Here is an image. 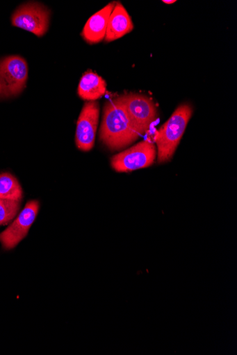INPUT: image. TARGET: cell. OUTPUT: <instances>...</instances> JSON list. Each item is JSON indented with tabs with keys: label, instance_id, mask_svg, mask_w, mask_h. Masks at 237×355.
<instances>
[{
	"label": "cell",
	"instance_id": "obj_11",
	"mask_svg": "<svg viewBox=\"0 0 237 355\" xmlns=\"http://www.w3.org/2000/svg\"><path fill=\"white\" fill-rule=\"evenodd\" d=\"M106 81L97 74L88 71L81 78L78 93L80 98L86 101H95L106 92Z\"/></svg>",
	"mask_w": 237,
	"mask_h": 355
},
{
	"label": "cell",
	"instance_id": "obj_6",
	"mask_svg": "<svg viewBox=\"0 0 237 355\" xmlns=\"http://www.w3.org/2000/svg\"><path fill=\"white\" fill-rule=\"evenodd\" d=\"M118 98L133 123L144 134L147 133L158 116L153 101L145 95L133 93L123 94Z\"/></svg>",
	"mask_w": 237,
	"mask_h": 355
},
{
	"label": "cell",
	"instance_id": "obj_4",
	"mask_svg": "<svg viewBox=\"0 0 237 355\" xmlns=\"http://www.w3.org/2000/svg\"><path fill=\"white\" fill-rule=\"evenodd\" d=\"M156 156L155 144L150 141H145L113 156L111 166L118 173H129L151 166Z\"/></svg>",
	"mask_w": 237,
	"mask_h": 355
},
{
	"label": "cell",
	"instance_id": "obj_14",
	"mask_svg": "<svg viewBox=\"0 0 237 355\" xmlns=\"http://www.w3.org/2000/svg\"><path fill=\"white\" fill-rule=\"evenodd\" d=\"M163 3L165 4H173L176 3L175 0H163Z\"/></svg>",
	"mask_w": 237,
	"mask_h": 355
},
{
	"label": "cell",
	"instance_id": "obj_7",
	"mask_svg": "<svg viewBox=\"0 0 237 355\" xmlns=\"http://www.w3.org/2000/svg\"><path fill=\"white\" fill-rule=\"evenodd\" d=\"M39 209L38 201L28 202L10 227L0 234V243L4 250L15 248L27 236L32 224L36 220Z\"/></svg>",
	"mask_w": 237,
	"mask_h": 355
},
{
	"label": "cell",
	"instance_id": "obj_3",
	"mask_svg": "<svg viewBox=\"0 0 237 355\" xmlns=\"http://www.w3.org/2000/svg\"><path fill=\"white\" fill-rule=\"evenodd\" d=\"M28 64L20 55L0 59V99L13 98L21 94L28 79Z\"/></svg>",
	"mask_w": 237,
	"mask_h": 355
},
{
	"label": "cell",
	"instance_id": "obj_13",
	"mask_svg": "<svg viewBox=\"0 0 237 355\" xmlns=\"http://www.w3.org/2000/svg\"><path fill=\"white\" fill-rule=\"evenodd\" d=\"M21 201L0 198V225L8 224L18 214Z\"/></svg>",
	"mask_w": 237,
	"mask_h": 355
},
{
	"label": "cell",
	"instance_id": "obj_9",
	"mask_svg": "<svg viewBox=\"0 0 237 355\" xmlns=\"http://www.w3.org/2000/svg\"><path fill=\"white\" fill-rule=\"evenodd\" d=\"M115 4V2L108 4L88 19L82 32V37L86 42L95 44L105 39L109 18Z\"/></svg>",
	"mask_w": 237,
	"mask_h": 355
},
{
	"label": "cell",
	"instance_id": "obj_1",
	"mask_svg": "<svg viewBox=\"0 0 237 355\" xmlns=\"http://www.w3.org/2000/svg\"><path fill=\"white\" fill-rule=\"evenodd\" d=\"M144 135L131 121L119 98L106 104L99 139L111 150H122Z\"/></svg>",
	"mask_w": 237,
	"mask_h": 355
},
{
	"label": "cell",
	"instance_id": "obj_8",
	"mask_svg": "<svg viewBox=\"0 0 237 355\" xmlns=\"http://www.w3.org/2000/svg\"><path fill=\"white\" fill-rule=\"evenodd\" d=\"M99 116V106L96 102L85 104L77 123L76 144L78 148L88 152L95 145Z\"/></svg>",
	"mask_w": 237,
	"mask_h": 355
},
{
	"label": "cell",
	"instance_id": "obj_5",
	"mask_svg": "<svg viewBox=\"0 0 237 355\" xmlns=\"http://www.w3.org/2000/svg\"><path fill=\"white\" fill-rule=\"evenodd\" d=\"M50 13L44 6L30 2L16 10L12 17V24L38 37H42L49 29Z\"/></svg>",
	"mask_w": 237,
	"mask_h": 355
},
{
	"label": "cell",
	"instance_id": "obj_2",
	"mask_svg": "<svg viewBox=\"0 0 237 355\" xmlns=\"http://www.w3.org/2000/svg\"><path fill=\"white\" fill-rule=\"evenodd\" d=\"M193 109L190 105L184 104L177 110L156 132L155 142L158 147V161L162 164L170 160L186 131L191 118Z\"/></svg>",
	"mask_w": 237,
	"mask_h": 355
},
{
	"label": "cell",
	"instance_id": "obj_12",
	"mask_svg": "<svg viewBox=\"0 0 237 355\" xmlns=\"http://www.w3.org/2000/svg\"><path fill=\"white\" fill-rule=\"evenodd\" d=\"M0 198L22 201L23 191L18 180L10 173L0 174Z\"/></svg>",
	"mask_w": 237,
	"mask_h": 355
},
{
	"label": "cell",
	"instance_id": "obj_10",
	"mask_svg": "<svg viewBox=\"0 0 237 355\" xmlns=\"http://www.w3.org/2000/svg\"><path fill=\"white\" fill-rule=\"evenodd\" d=\"M133 28V25L129 15L124 6L117 3L109 18L105 40L106 42H111L119 40L130 33Z\"/></svg>",
	"mask_w": 237,
	"mask_h": 355
}]
</instances>
